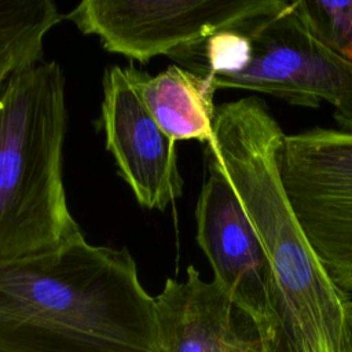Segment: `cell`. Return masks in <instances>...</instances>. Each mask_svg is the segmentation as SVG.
<instances>
[{"label":"cell","instance_id":"6da1fadb","mask_svg":"<svg viewBox=\"0 0 352 352\" xmlns=\"http://www.w3.org/2000/svg\"><path fill=\"white\" fill-rule=\"evenodd\" d=\"M285 133L256 96L216 107L213 160L248 216L275 282L274 323L263 352H341L351 298L327 275L285 191L279 151Z\"/></svg>","mask_w":352,"mask_h":352},{"label":"cell","instance_id":"7a4b0ae2","mask_svg":"<svg viewBox=\"0 0 352 352\" xmlns=\"http://www.w3.org/2000/svg\"><path fill=\"white\" fill-rule=\"evenodd\" d=\"M0 352H158L155 301L129 250L80 234L0 260Z\"/></svg>","mask_w":352,"mask_h":352},{"label":"cell","instance_id":"3957f363","mask_svg":"<svg viewBox=\"0 0 352 352\" xmlns=\"http://www.w3.org/2000/svg\"><path fill=\"white\" fill-rule=\"evenodd\" d=\"M65 77L58 62L15 74L0 95V260L58 248L82 234L67 206Z\"/></svg>","mask_w":352,"mask_h":352},{"label":"cell","instance_id":"277c9868","mask_svg":"<svg viewBox=\"0 0 352 352\" xmlns=\"http://www.w3.org/2000/svg\"><path fill=\"white\" fill-rule=\"evenodd\" d=\"M166 56L216 89L261 92L308 109L324 102L341 131L352 132V63L309 33L293 1L252 0L235 21Z\"/></svg>","mask_w":352,"mask_h":352},{"label":"cell","instance_id":"5b68a950","mask_svg":"<svg viewBox=\"0 0 352 352\" xmlns=\"http://www.w3.org/2000/svg\"><path fill=\"white\" fill-rule=\"evenodd\" d=\"M278 160L304 234L330 279L352 298V132L285 135Z\"/></svg>","mask_w":352,"mask_h":352},{"label":"cell","instance_id":"8992f818","mask_svg":"<svg viewBox=\"0 0 352 352\" xmlns=\"http://www.w3.org/2000/svg\"><path fill=\"white\" fill-rule=\"evenodd\" d=\"M252 0H84L65 19L102 47L146 63L239 18Z\"/></svg>","mask_w":352,"mask_h":352},{"label":"cell","instance_id":"52a82bcc","mask_svg":"<svg viewBox=\"0 0 352 352\" xmlns=\"http://www.w3.org/2000/svg\"><path fill=\"white\" fill-rule=\"evenodd\" d=\"M205 158L208 177L195 208L197 242L213 280L253 319L264 344L274 323L272 270L231 184L217 164Z\"/></svg>","mask_w":352,"mask_h":352},{"label":"cell","instance_id":"ba28073f","mask_svg":"<svg viewBox=\"0 0 352 352\" xmlns=\"http://www.w3.org/2000/svg\"><path fill=\"white\" fill-rule=\"evenodd\" d=\"M100 124L106 148L142 206L165 210L182 195L176 142L162 131L126 69L118 65L103 76Z\"/></svg>","mask_w":352,"mask_h":352},{"label":"cell","instance_id":"9c48e42d","mask_svg":"<svg viewBox=\"0 0 352 352\" xmlns=\"http://www.w3.org/2000/svg\"><path fill=\"white\" fill-rule=\"evenodd\" d=\"M158 352H263L253 319L212 279L188 265L154 297Z\"/></svg>","mask_w":352,"mask_h":352},{"label":"cell","instance_id":"30bf717a","mask_svg":"<svg viewBox=\"0 0 352 352\" xmlns=\"http://www.w3.org/2000/svg\"><path fill=\"white\" fill-rule=\"evenodd\" d=\"M125 69L154 120L170 139H194L205 144L213 140L216 87L209 77L179 65H170L155 76L132 66Z\"/></svg>","mask_w":352,"mask_h":352},{"label":"cell","instance_id":"8fae6325","mask_svg":"<svg viewBox=\"0 0 352 352\" xmlns=\"http://www.w3.org/2000/svg\"><path fill=\"white\" fill-rule=\"evenodd\" d=\"M62 19L52 0H0V95L15 74L43 60L44 38Z\"/></svg>","mask_w":352,"mask_h":352},{"label":"cell","instance_id":"7c38bea8","mask_svg":"<svg viewBox=\"0 0 352 352\" xmlns=\"http://www.w3.org/2000/svg\"><path fill=\"white\" fill-rule=\"evenodd\" d=\"M293 8L316 40L352 63V0H297Z\"/></svg>","mask_w":352,"mask_h":352},{"label":"cell","instance_id":"4fadbf2b","mask_svg":"<svg viewBox=\"0 0 352 352\" xmlns=\"http://www.w3.org/2000/svg\"><path fill=\"white\" fill-rule=\"evenodd\" d=\"M341 352H352V298H349L345 304V319H344Z\"/></svg>","mask_w":352,"mask_h":352}]
</instances>
